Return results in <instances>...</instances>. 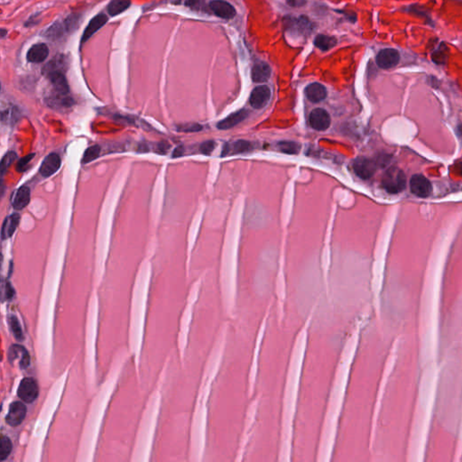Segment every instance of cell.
Listing matches in <instances>:
<instances>
[{
  "label": "cell",
  "instance_id": "6da1fadb",
  "mask_svg": "<svg viewBox=\"0 0 462 462\" xmlns=\"http://www.w3.org/2000/svg\"><path fill=\"white\" fill-rule=\"evenodd\" d=\"M361 324L322 299L303 336L289 434V461H328L334 393Z\"/></svg>",
  "mask_w": 462,
  "mask_h": 462
},
{
  "label": "cell",
  "instance_id": "7a4b0ae2",
  "mask_svg": "<svg viewBox=\"0 0 462 462\" xmlns=\"http://www.w3.org/2000/svg\"><path fill=\"white\" fill-rule=\"evenodd\" d=\"M306 327V322L283 311L278 296L258 345L252 385L253 416L239 461H289L288 386Z\"/></svg>",
  "mask_w": 462,
  "mask_h": 462
},
{
  "label": "cell",
  "instance_id": "3957f363",
  "mask_svg": "<svg viewBox=\"0 0 462 462\" xmlns=\"http://www.w3.org/2000/svg\"><path fill=\"white\" fill-rule=\"evenodd\" d=\"M428 335L419 327L397 337L375 416L372 462L422 461L423 442L417 432L425 423L426 374L433 368Z\"/></svg>",
  "mask_w": 462,
  "mask_h": 462
},
{
  "label": "cell",
  "instance_id": "277c9868",
  "mask_svg": "<svg viewBox=\"0 0 462 462\" xmlns=\"http://www.w3.org/2000/svg\"><path fill=\"white\" fill-rule=\"evenodd\" d=\"M396 340L375 310L361 323L349 360L328 461L372 462L375 416Z\"/></svg>",
  "mask_w": 462,
  "mask_h": 462
},
{
  "label": "cell",
  "instance_id": "5b68a950",
  "mask_svg": "<svg viewBox=\"0 0 462 462\" xmlns=\"http://www.w3.org/2000/svg\"><path fill=\"white\" fill-rule=\"evenodd\" d=\"M382 185L389 194H399L406 188V175L400 169L392 167L383 176Z\"/></svg>",
  "mask_w": 462,
  "mask_h": 462
},
{
  "label": "cell",
  "instance_id": "8992f818",
  "mask_svg": "<svg viewBox=\"0 0 462 462\" xmlns=\"http://www.w3.org/2000/svg\"><path fill=\"white\" fill-rule=\"evenodd\" d=\"M353 170L360 178L368 180L375 175L376 163L367 157L360 156L353 161Z\"/></svg>",
  "mask_w": 462,
  "mask_h": 462
},
{
  "label": "cell",
  "instance_id": "52a82bcc",
  "mask_svg": "<svg viewBox=\"0 0 462 462\" xmlns=\"http://www.w3.org/2000/svg\"><path fill=\"white\" fill-rule=\"evenodd\" d=\"M17 394L24 402L28 404L33 403L38 397L39 394L37 382L31 377L24 379L19 385Z\"/></svg>",
  "mask_w": 462,
  "mask_h": 462
},
{
  "label": "cell",
  "instance_id": "ba28073f",
  "mask_svg": "<svg viewBox=\"0 0 462 462\" xmlns=\"http://www.w3.org/2000/svg\"><path fill=\"white\" fill-rule=\"evenodd\" d=\"M330 117L323 109H315L309 116V123L312 129L317 131H325L330 128Z\"/></svg>",
  "mask_w": 462,
  "mask_h": 462
},
{
  "label": "cell",
  "instance_id": "9c48e42d",
  "mask_svg": "<svg viewBox=\"0 0 462 462\" xmlns=\"http://www.w3.org/2000/svg\"><path fill=\"white\" fill-rule=\"evenodd\" d=\"M410 187L413 194L418 197L426 198L432 193V184L428 179L421 175H413L410 181Z\"/></svg>",
  "mask_w": 462,
  "mask_h": 462
},
{
  "label": "cell",
  "instance_id": "30bf717a",
  "mask_svg": "<svg viewBox=\"0 0 462 462\" xmlns=\"http://www.w3.org/2000/svg\"><path fill=\"white\" fill-rule=\"evenodd\" d=\"M27 406L22 402L12 403L6 421L12 427H16L23 423L27 415Z\"/></svg>",
  "mask_w": 462,
  "mask_h": 462
},
{
  "label": "cell",
  "instance_id": "8fae6325",
  "mask_svg": "<svg viewBox=\"0 0 462 462\" xmlns=\"http://www.w3.org/2000/svg\"><path fill=\"white\" fill-rule=\"evenodd\" d=\"M271 98V91L267 86L261 85L255 88L250 95V105L255 109H263L268 103Z\"/></svg>",
  "mask_w": 462,
  "mask_h": 462
},
{
  "label": "cell",
  "instance_id": "7c38bea8",
  "mask_svg": "<svg viewBox=\"0 0 462 462\" xmlns=\"http://www.w3.org/2000/svg\"><path fill=\"white\" fill-rule=\"evenodd\" d=\"M376 65L380 68L391 69L396 66L400 61V54L394 49H384L376 55Z\"/></svg>",
  "mask_w": 462,
  "mask_h": 462
},
{
  "label": "cell",
  "instance_id": "4fadbf2b",
  "mask_svg": "<svg viewBox=\"0 0 462 462\" xmlns=\"http://www.w3.org/2000/svg\"><path fill=\"white\" fill-rule=\"evenodd\" d=\"M61 159L60 156L55 153H52L46 156L43 162L39 173L43 177H50L54 175L61 168Z\"/></svg>",
  "mask_w": 462,
  "mask_h": 462
},
{
  "label": "cell",
  "instance_id": "5bb4252c",
  "mask_svg": "<svg viewBox=\"0 0 462 462\" xmlns=\"http://www.w3.org/2000/svg\"><path fill=\"white\" fill-rule=\"evenodd\" d=\"M209 9L217 16L223 19L235 17L236 10L229 3L223 0H214L209 3Z\"/></svg>",
  "mask_w": 462,
  "mask_h": 462
},
{
  "label": "cell",
  "instance_id": "9a60e30c",
  "mask_svg": "<svg viewBox=\"0 0 462 462\" xmlns=\"http://www.w3.org/2000/svg\"><path fill=\"white\" fill-rule=\"evenodd\" d=\"M47 75L49 77L51 83L53 84L55 95L67 97L69 94V86L64 73L60 71H55L50 72Z\"/></svg>",
  "mask_w": 462,
  "mask_h": 462
},
{
  "label": "cell",
  "instance_id": "2e32d148",
  "mask_svg": "<svg viewBox=\"0 0 462 462\" xmlns=\"http://www.w3.org/2000/svg\"><path fill=\"white\" fill-rule=\"evenodd\" d=\"M248 116V112L246 110H240L236 111L234 113L230 114L227 118H224L221 121L217 124V128L221 130H227L232 129L235 125H239L243 120H245Z\"/></svg>",
  "mask_w": 462,
  "mask_h": 462
},
{
  "label": "cell",
  "instance_id": "e0dca14e",
  "mask_svg": "<svg viewBox=\"0 0 462 462\" xmlns=\"http://www.w3.org/2000/svg\"><path fill=\"white\" fill-rule=\"evenodd\" d=\"M8 360L10 362H13L14 360H17L19 356L21 358V361L19 363V366L21 369L27 368L29 364H30V356L27 352V349H25L22 346L19 345H12L10 349L8 350Z\"/></svg>",
  "mask_w": 462,
  "mask_h": 462
},
{
  "label": "cell",
  "instance_id": "ac0fdd59",
  "mask_svg": "<svg viewBox=\"0 0 462 462\" xmlns=\"http://www.w3.org/2000/svg\"><path fill=\"white\" fill-rule=\"evenodd\" d=\"M20 221V215L18 213H13L10 216L5 219L1 228V237L2 239H8L11 238L15 233L16 227H18Z\"/></svg>",
  "mask_w": 462,
  "mask_h": 462
},
{
  "label": "cell",
  "instance_id": "d6986e66",
  "mask_svg": "<svg viewBox=\"0 0 462 462\" xmlns=\"http://www.w3.org/2000/svg\"><path fill=\"white\" fill-rule=\"evenodd\" d=\"M30 189L27 186H22L16 191L15 197L12 200V205L16 211L23 209L30 202Z\"/></svg>",
  "mask_w": 462,
  "mask_h": 462
},
{
  "label": "cell",
  "instance_id": "ffe728a7",
  "mask_svg": "<svg viewBox=\"0 0 462 462\" xmlns=\"http://www.w3.org/2000/svg\"><path fill=\"white\" fill-rule=\"evenodd\" d=\"M305 95L311 102H320L327 97V90L322 84L311 83L305 89Z\"/></svg>",
  "mask_w": 462,
  "mask_h": 462
},
{
  "label": "cell",
  "instance_id": "44dd1931",
  "mask_svg": "<svg viewBox=\"0 0 462 462\" xmlns=\"http://www.w3.org/2000/svg\"><path fill=\"white\" fill-rule=\"evenodd\" d=\"M251 75L255 82L262 83L268 80L271 75V69L269 67V65L264 61H258L252 68Z\"/></svg>",
  "mask_w": 462,
  "mask_h": 462
},
{
  "label": "cell",
  "instance_id": "7402d4cb",
  "mask_svg": "<svg viewBox=\"0 0 462 462\" xmlns=\"http://www.w3.org/2000/svg\"><path fill=\"white\" fill-rule=\"evenodd\" d=\"M49 54V49L45 44H38L32 46L27 53V59L31 62L38 64L45 61Z\"/></svg>",
  "mask_w": 462,
  "mask_h": 462
},
{
  "label": "cell",
  "instance_id": "603a6c76",
  "mask_svg": "<svg viewBox=\"0 0 462 462\" xmlns=\"http://www.w3.org/2000/svg\"><path fill=\"white\" fill-rule=\"evenodd\" d=\"M289 29L292 33L297 34H308L311 30V23L306 17H299V18H292L289 23Z\"/></svg>",
  "mask_w": 462,
  "mask_h": 462
},
{
  "label": "cell",
  "instance_id": "cb8c5ba5",
  "mask_svg": "<svg viewBox=\"0 0 462 462\" xmlns=\"http://www.w3.org/2000/svg\"><path fill=\"white\" fill-rule=\"evenodd\" d=\"M107 20H108V17L105 15H97L96 17L92 19L91 23L89 24L86 30L84 32L81 42L84 43L85 41H87L89 38L92 36V34L96 33L100 27H102L106 24Z\"/></svg>",
  "mask_w": 462,
  "mask_h": 462
},
{
  "label": "cell",
  "instance_id": "d4e9b609",
  "mask_svg": "<svg viewBox=\"0 0 462 462\" xmlns=\"http://www.w3.org/2000/svg\"><path fill=\"white\" fill-rule=\"evenodd\" d=\"M253 148L252 144L246 140H239L235 142L232 146L229 144H227L223 148L222 152V156H227L229 154H241V153H246L249 152Z\"/></svg>",
  "mask_w": 462,
  "mask_h": 462
},
{
  "label": "cell",
  "instance_id": "484cf974",
  "mask_svg": "<svg viewBox=\"0 0 462 462\" xmlns=\"http://www.w3.org/2000/svg\"><path fill=\"white\" fill-rule=\"evenodd\" d=\"M46 104L53 109H60V108H68L72 106L73 100L70 97H62L54 95L53 97H50L46 100Z\"/></svg>",
  "mask_w": 462,
  "mask_h": 462
},
{
  "label": "cell",
  "instance_id": "4316f807",
  "mask_svg": "<svg viewBox=\"0 0 462 462\" xmlns=\"http://www.w3.org/2000/svg\"><path fill=\"white\" fill-rule=\"evenodd\" d=\"M314 45L317 48L322 51H328L337 45V40L336 38L322 34L315 38Z\"/></svg>",
  "mask_w": 462,
  "mask_h": 462
},
{
  "label": "cell",
  "instance_id": "83f0119b",
  "mask_svg": "<svg viewBox=\"0 0 462 462\" xmlns=\"http://www.w3.org/2000/svg\"><path fill=\"white\" fill-rule=\"evenodd\" d=\"M130 6V0H112L108 7V11L110 15H119L127 10Z\"/></svg>",
  "mask_w": 462,
  "mask_h": 462
},
{
  "label": "cell",
  "instance_id": "f1b7e54d",
  "mask_svg": "<svg viewBox=\"0 0 462 462\" xmlns=\"http://www.w3.org/2000/svg\"><path fill=\"white\" fill-rule=\"evenodd\" d=\"M278 150L287 155H298L301 145L295 141H281L277 144Z\"/></svg>",
  "mask_w": 462,
  "mask_h": 462
},
{
  "label": "cell",
  "instance_id": "f546056e",
  "mask_svg": "<svg viewBox=\"0 0 462 462\" xmlns=\"http://www.w3.org/2000/svg\"><path fill=\"white\" fill-rule=\"evenodd\" d=\"M100 150H101V148L98 144L90 146L86 151L84 152L81 163L86 164V163H91L92 161L97 159L100 154Z\"/></svg>",
  "mask_w": 462,
  "mask_h": 462
},
{
  "label": "cell",
  "instance_id": "4dcf8cb0",
  "mask_svg": "<svg viewBox=\"0 0 462 462\" xmlns=\"http://www.w3.org/2000/svg\"><path fill=\"white\" fill-rule=\"evenodd\" d=\"M16 153L14 151H10L7 153L3 158L1 160V165H0V172H1V176L3 177L6 172L8 171V168L10 167L12 163L15 162L16 159Z\"/></svg>",
  "mask_w": 462,
  "mask_h": 462
},
{
  "label": "cell",
  "instance_id": "1f68e13d",
  "mask_svg": "<svg viewBox=\"0 0 462 462\" xmlns=\"http://www.w3.org/2000/svg\"><path fill=\"white\" fill-rule=\"evenodd\" d=\"M12 448H13V445H12L11 440L8 439V437L3 436L1 439V443H0V459H1V461H3L8 458L11 452Z\"/></svg>",
  "mask_w": 462,
  "mask_h": 462
},
{
  "label": "cell",
  "instance_id": "d6a6232c",
  "mask_svg": "<svg viewBox=\"0 0 462 462\" xmlns=\"http://www.w3.org/2000/svg\"><path fill=\"white\" fill-rule=\"evenodd\" d=\"M8 322H9V325H10V328H11L12 331H13V334H14L15 339L18 340V341H22L24 339L23 331H22L20 322H19L17 318L15 317V316H11L8 320Z\"/></svg>",
  "mask_w": 462,
  "mask_h": 462
},
{
  "label": "cell",
  "instance_id": "836d02e7",
  "mask_svg": "<svg viewBox=\"0 0 462 462\" xmlns=\"http://www.w3.org/2000/svg\"><path fill=\"white\" fill-rule=\"evenodd\" d=\"M177 131L183 133L199 132L202 129V125L197 123H186L182 125H177Z\"/></svg>",
  "mask_w": 462,
  "mask_h": 462
},
{
  "label": "cell",
  "instance_id": "e575fe53",
  "mask_svg": "<svg viewBox=\"0 0 462 462\" xmlns=\"http://www.w3.org/2000/svg\"><path fill=\"white\" fill-rule=\"evenodd\" d=\"M215 146H216L215 141H205L204 143H202L201 144V146H200V152L202 155L209 156L213 153V150L215 149Z\"/></svg>",
  "mask_w": 462,
  "mask_h": 462
},
{
  "label": "cell",
  "instance_id": "d590c367",
  "mask_svg": "<svg viewBox=\"0 0 462 462\" xmlns=\"http://www.w3.org/2000/svg\"><path fill=\"white\" fill-rule=\"evenodd\" d=\"M34 157V154H30V155L25 156L23 158L19 160L18 163H16V167H15L16 171L19 172V173H21V172H24V171L26 170L28 163H30Z\"/></svg>",
  "mask_w": 462,
  "mask_h": 462
},
{
  "label": "cell",
  "instance_id": "8d00e7d4",
  "mask_svg": "<svg viewBox=\"0 0 462 462\" xmlns=\"http://www.w3.org/2000/svg\"><path fill=\"white\" fill-rule=\"evenodd\" d=\"M169 149H170V144H169L167 141H161V142L157 143V144L155 145L154 151H155V153H156V154H158V155L164 156V155H166L167 153H168Z\"/></svg>",
  "mask_w": 462,
  "mask_h": 462
},
{
  "label": "cell",
  "instance_id": "74e56055",
  "mask_svg": "<svg viewBox=\"0 0 462 462\" xmlns=\"http://www.w3.org/2000/svg\"><path fill=\"white\" fill-rule=\"evenodd\" d=\"M186 5L195 10H202L204 8L203 0H186Z\"/></svg>",
  "mask_w": 462,
  "mask_h": 462
},
{
  "label": "cell",
  "instance_id": "f35d334b",
  "mask_svg": "<svg viewBox=\"0 0 462 462\" xmlns=\"http://www.w3.org/2000/svg\"><path fill=\"white\" fill-rule=\"evenodd\" d=\"M184 153H185V148H184V146H183V145H179V146L175 148V151L173 153L172 157H173V158H179V157L183 156Z\"/></svg>",
  "mask_w": 462,
  "mask_h": 462
},
{
  "label": "cell",
  "instance_id": "ab89813d",
  "mask_svg": "<svg viewBox=\"0 0 462 462\" xmlns=\"http://www.w3.org/2000/svg\"><path fill=\"white\" fill-rule=\"evenodd\" d=\"M288 5H290L291 7L295 8H299L303 7L306 3V0H287Z\"/></svg>",
  "mask_w": 462,
  "mask_h": 462
},
{
  "label": "cell",
  "instance_id": "60d3db41",
  "mask_svg": "<svg viewBox=\"0 0 462 462\" xmlns=\"http://www.w3.org/2000/svg\"><path fill=\"white\" fill-rule=\"evenodd\" d=\"M14 289L12 288L11 284L7 283V287H6V298L10 299L14 295Z\"/></svg>",
  "mask_w": 462,
  "mask_h": 462
},
{
  "label": "cell",
  "instance_id": "b9f144b4",
  "mask_svg": "<svg viewBox=\"0 0 462 462\" xmlns=\"http://www.w3.org/2000/svg\"><path fill=\"white\" fill-rule=\"evenodd\" d=\"M148 151H149V146L145 143L139 144V146L137 148L138 153H148Z\"/></svg>",
  "mask_w": 462,
  "mask_h": 462
},
{
  "label": "cell",
  "instance_id": "7bdbcfd3",
  "mask_svg": "<svg viewBox=\"0 0 462 462\" xmlns=\"http://www.w3.org/2000/svg\"><path fill=\"white\" fill-rule=\"evenodd\" d=\"M458 129H459V134H460V135H461V137H462V125H459V128H458Z\"/></svg>",
  "mask_w": 462,
  "mask_h": 462
},
{
  "label": "cell",
  "instance_id": "ee69618b",
  "mask_svg": "<svg viewBox=\"0 0 462 462\" xmlns=\"http://www.w3.org/2000/svg\"><path fill=\"white\" fill-rule=\"evenodd\" d=\"M459 171H460V174L462 175V163L459 164Z\"/></svg>",
  "mask_w": 462,
  "mask_h": 462
}]
</instances>
